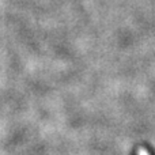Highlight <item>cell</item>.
Listing matches in <instances>:
<instances>
[{
	"mask_svg": "<svg viewBox=\"0 0 155 155\" xmlns=\"http://www.w3.org/2000/svg\"><path fill=\"white\" fill-rule=\"evenodd\" d=\"M140 155H148L147 153H146V151L144 150H140Z\"/></svg>",
	"mask_w": 155,
	"mask_h": 155,
	"instance_id": "cell-1",
	"label": "cell"
}]
</instances>
